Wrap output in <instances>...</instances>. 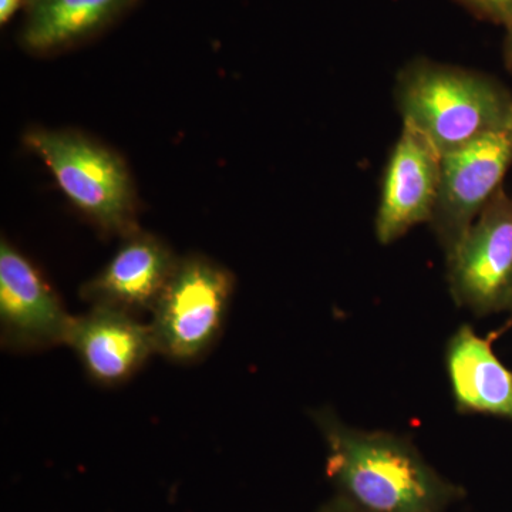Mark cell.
<instances>
[{"instance_id":"obj_9","label":"cell","mask_w":512,"mask_h":512,"mask_svg":"<svg viewBox=\"0 0 512 512\" xmlns=\"http://www.w3.org/2000/svg\"><path fill=\"white\" fill-rule=\"evenodd\" d=\"M66 346L87 376L106 387L126 383L157 355L150 323L109 306H90L83 315L73 316Z\"/></svg>"},{"instance_id":"obj_11","label":"cell","mask_w":512,"mask_h":512,"mask_svg":"<svg viewBox=\"0 0 512 512\" xmlns=\"http://www.w3.org/2000/svg\"><path fill=\"white\" fill-rule=\"evenodd\" d=\"M446 367L457 412L512 421V372L490 339L460 326L448 340Z\"/></svg>"},{"instance_id":"obj_1","label":"cell","mask_w":512,"mask_h":512,"mask_svg":"<svg viewBox=\"0 0 512 512\" xmlns=\"http://www.w3.org/2000/svg\"><path fill=\"white\" fill-rule=\"evenodd\" d=\"M313 421L328 450L326 473L363 511L441 512L457 494L406 437L348 426L329 407Z\"/></svg>"},{"instance_id":"obj_10","label":"cell","mask_w":512,"mask_h":512,"mask_svg":"<svg viewBox=\"0 0 512 512\" xmlns=\"http://www.w3.org/2000/svg\"><path fill=\"white\" fill-rule=\"evenodd\" d=\"M177 261L161 239L136 229L126 235L99 274L82 286L80 296L90 306H109L137 316L151 313Z\"/></svg>"},{"instance_id":"obj_12","label":"cell","mask_w":512,"mask_h":512,"mask_svg":"<svg viewBox=\"0 0 512 512\" xmlns=\"http://www.w3.org/2000/svg\"><path fill=\"white\" fill-rule=\"evenodd\" d=\"M136 0H28L23 45L35 52L62 49L109 25Z\"/></svg>"},{"instance_id":"obj_7","label":"cell","mask_w":512,"mask_h":512,"mask_svg":"<svg viewBox=\"0 0 512 512\" xmlns=\"http://www.w3.org/2000/svg\"><path fill=\"white\" fill-rule=\"evenodd\" d=\"M73 315L42 272L18 248L0 244V340L12 352L66 345Z\"/></svg>"},{"instance_id":"obj_14","label":"cell","mask_w":512,"mask_h":512,"mask_svg":"<svg viewBox=\"0 0 512 512\" xmlns=\"http://www.w3.org/2000/svg\"><path fill=\"white\" fill-rule=\"evenodd\" d=\"M23 0H0V22H9V19L15 15L16 10L22 6Z\"/></svg>"},{"instance_id":"obj_2","label":"cell","mask_w":512,"mask_h":512,"mask_svg":"<svg viewBox=\"0 0 512 512\" xmlns=\"http://www.w3.org/2000/svg\"><path fill=\"white\" fill-rule=\"evenodd\" d=\"M403 124L414 128L440 156L507 126L512 94L484 74L416 60L396 86Z\"/></svg>"},{"instance_id":"obj_6","label":"cell","mask_w":512,"mask_h":512,"mask_svg":"<svg viewBox=\"0 0 512 512\" xmlns=\"http://www.w3.org/2000/svg\"><path fill=\"white\" fill-rule=\"evenodd\" d=\"M512 167V121L441 156L440 190L430 224L446 256L503 188Z\"/></svg>"},{"instance_id":"obj_5","label":"cell","mask_w":512,"mask_h":512,"mask_svg":"<svg viewBox=\"0 0 512 512\" xmlns=\"http://www.w3.org/2000/svg\"><path fill=\"white\" fill-rule=\"evenodd\" d=\"M448 286L476 316L512 313V197L504 187L447 256Z\"/></svg>"},{"instance_id":"obj_13","label":"cell","mask_w":512,"mask_h":512,"mask_svg":"<svg viewBox=\"0 0 512 512\" xmlns=\"http://www.w3.org/2000/svg\"><path fill=\"white\" fill-rule=\"evenodd\" d=\"M476 15L490 22L504 25L512 23V0H460Z\"/></svg>"},{"instance_id":"obj_15","label":"cell","mask_w":512,"mask_h":512,"mask_svg":"<svg viewBox=\"0 0 512 512\" xmlns=\"http://www.w3.org/2000/svg\"><path fill=\"white\" fill-rule=\"evenodd\" d=\"M505 60L508 69L512 72V23L507 26V37H505Z\"/></svg>"},{"instance_id":"obj_3","label":"cell","mask_w":512,"mask_h":512,"mask_svg":"<svg viewBox=\"0 0 512 512\" xmlns=\"http://www.w3.org/2000/svg\"><path fill=\"white\" fill-rule=\"evenodd\" d=\"M234 289L231 272L207 256L178 258L148 320L157 355L177 363L207 355L220 339Z\"/></svg>"},{"instance_id":"obj_4","label":"cell","mask_w":512,"mask_h":512,"mask_svg":"<svg viewBox=\"0 0 512 512\" xmlns=\"http://www.w3.org/2000/svg\"><path fill=\"white\" fill-rule=\"evenodd\" d=\"M26 146L46 164L66 197L97 227L124 237L136 231L133 185L116 154L70 131H30Z\"/></svg>"},{"instance_id":"obj_8","label":"cell","mask_w":512,"mask_h":512,"mask_svg":"<svg viewBox=\"0 0 512 512\" xmlns=\"http://www.w3.org/2000/svg\"><path fill=\"white\" fill-rule=\"evenodd\" d=\"M440 171L436 148L403 124L384 171L375 224L380 244L399 241L416 225L431 221L439 200Z\"/></svg>"}]
</instances>
